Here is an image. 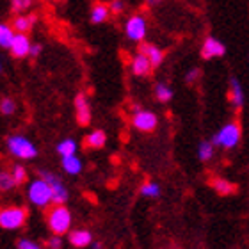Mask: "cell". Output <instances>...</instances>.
<instances>
[{"label": "cell", "mask_w": 249, "mask_h": 249, "mask_svg": "<svg viewBox=\"0 0 249 249\" xmlns=\"http://www.w3.org/2000/svg\"><path fill=\"white\" fill-rule=\"evenodd\" d=\"M32 0H11V7L15 13H25L27 9H31Z\"/></svg>", "instance_id": "83f0119b"}, {"label": "cell", "mask_w": 249, "mask_h": 249, "mask_svg": "<svg viewBox=\"0 0 249 249\" xmlns=\"http://www.w3.org/2000/svg\"><path fill=\"white\" fill-rule=\"evenodd\" d=\"M144 2H146L148 5H155L157 2H160V0H144Z\"/></svg>", "instance_id": "e575fe53"}, {"label": "cell", "mask_w": 249, "mask_h": 249, "mask_svg": "<svg viewBox=\"0 0 249 249\" xmlns=\"http://www.w3.org/2000/svg\"><path fill=\"white\" fill-rule=\"evenodd\" d=\"M109 7H110V13H112V15H121L124 9V2L123 0H112V2L109 4Z\"/></svg>", "instance_id": "f546056e"}, {"label": "cell", "mask_w": 249, "mask_h": 249, "mask_svg": "<svg viewBox=\"0 0 249 249\" xmlns=\"http://www.w3.org/2000/svg\"><path fill=\"white\" fill-rule=\"evenodd\" d=\"M31 47H32V43H31V39H29V34L16 32L15 37H13V43H11V47H9V52L13 57L21 59L29 55Z\"/></svg>", "instance_id": "ba28073f"}, {"label": "cell", "mask_w": 249, "mask_h": 249, "mask_svg": "<svg viewBox=\"0 0 249 249\" xmlns=\"http://www.w3.org/2000/svg\"><path fill=\"white\" fill-rule=\"evenodd\" d=\"M240 137H242V130H240V124L231 121V123H226L223 128L219 130L217 134L213 135L212 142L215 146H223L226 150H231L239 144Z\"/></svg>", "instance_id": "6da1fadb"}, {"label": "cell", "mask_w": 249, "mask_h": 249, "mask_svg": "<svg viewBox=\"0 0 249 249\" xmlns=\"http://www.w3.org/2000/svg\"><path fill=\"white\" fill-rule=\"evenodd\" d=\"M16 110V104L13 98H4L0 102V112L4 116H11Z\"/></svg>", "instance_id": "4316f807"}, {"label": "cell", "mask_w": 249, "mask_h": 249, "mask_svg": "<svg viewBox=\"0 0 249 249\" xmlns=\"http://www.w3.org/2000/svg\"><path fill=\"white\" fill-rule=\"evenodd\" d=\"M91 21L93 23H104V21L109 20L110 16V7L109 4H104V2H94L93 7H91Z\"/></svg>", "instance_id": "2e32d148"}, {"label": "cell", "mask_w": 249, "mask_h": 249, "mask_svg": "<svg viewBox=\"0 0 249 249\" xmlns=\"http://www.w3.org/2000/svg\"><path fill=\"white\" fill-rule=\"evenodd\" d=\"M130 70L134 73L135 77H148L153 70V64L148 57H146L144 53H135L134 57H132V62H130Z\"/></svg>", "instance_id": "8fae6325"}, {"label": "cell", "mask_w": 249, "mask_h": 249, "mask_svg": "<svg viewBox=\"0 0 249 249\" xmlns=\"http://www.w3.org/2000/svg\"><path fill=\"white\" fill-rule=\"evenodd\" d=\"M212 187L215 189L219 196H230V194H233V192L239 191V187L235 185V183L228 182V180H224V178H215L212 180Z\"/></svg>", "instance_id": "ac0fdd59"}, {"label": "cell", "mask_w": 249, "mask_h": 249, "mask_svg": "<svg viewBox=\"0 0 249 249\" xmlns=\"http://www.w3.org/2000/svg\"><path fill=\"white\" fill-rule=\"evenodd\" d=\"M7 150L15 157L23 159V160L34 159V157L37 155L36 146L32 144L27 137H23V135H11L9 139H7Z\"/></svg>", "instance_id": "277c9868"}, {"label": "cell", "mask_w": 249, "mask_h": 249, "mask_svg": "<svg viewBox=\"0 0 249 249\" xmlns=\"http://www.w3.org/2000/svg\"><path fill=\"white\" fill-rule=\"evenodd\" d=\"M139 52L144 53L146 57L150 59L153 68H159L164 62V52L157 45H153V43H141Z\"/></svg>", "instance_id": "4fadbf2b"}, {"label": "cell", "mask_w": 249, "mask_h": 249, "mask_svg": "<svg viewBox=\"0 0 249 249\" xmlns=\"http://www.w3.org/2000/svg\"><path fill=\"white\" fill-rule=\"evenodd\" d=\"M213 144L212 141H201L199 146H197V157H199V160L201 162H208L210 159L213 157Z\"/></svg>", "instance_id": "7402d4cb"}, {"label": "cell", "mask_w": 249, "mask_h": 249, "mask_svg": "<svg viewBox=\"0 0 249 249\" xmlns=\"http://www.w3.org/2000/svg\"><path fill=\"white\" fill-rule=\"evenodd\" d=\"M41 178H45L50 185H52V191H53V201L57 203V205H62V203L66 201L68 197V192L66 189H64V185L61 183V180H59L55 175H52V173L48 171H43L41 173Z\"/></svg>", "instance_id": "7c38bea8"}, {"label": "cell", "mask_w": 249, "mask_h": 249, "mask_svg": "<svg viewBox=\"0 0 249 249\" xmlns=\"http://www.w3.org/2000/svg\"><path fill=\"white\" fill-rule=\"evenodd\" d=\"M224 53H226V47H224L223 41H219L215 37L208 36L205 41H203V47H201V57L205 61H210L213 57H223Z\"/></svg>", "instance_id": "9c48e42d"}, {"label": "cell", "mask_w": 249, "mask_h": 249, "mask_svg": "<svg viewBox=\"0 0 249 249\" xmlns=\"http://www.w3.org/2000/svg\"><path fill=\"white\" fill-rule=\"evenodd\" d=\"M62 167L70 175H78V173L82 171V162H80V159L77 155H68L62 157Z\"/></svg>", "instance_id": "44dd1931"}, {"label": "cell", "mask_w": 249, "mask_h": 249, "mask_svg": "<svg viewBox=\"0 0 249 249\" xmlns=\"http://www.w3.org/2000/svg\"><path fill=\"white\" fill-rule=\"evenodd\" d=\"M15 178H13V173H5V171H0V191H9L13 189L15 185Z\"/></svg>", "instance_id": "484cf974"}, {"label": "cell", "mask_w": 249, "mask_h": 249, "mask_svg": "<svg viewBox=\"0 0 249 249\" xmlns=\"http://www.w3.org/2000/svg\"><path fill=\"white\" fill-rule=\"evenodd\" d=\"M34 23H36V15H27V13H18V15L13 18V29H15L16 32H23V34H27V32L32 31V27H34Z\"/></svg>", "instance_id": "5bb4252c"}, {"label": "cell", "mask_w": 249, "mask_h": 249, "mask_svg": "<svg viewBox=\"0 0 249 249\" xmlns=\"http://www.w3.org/2000/svg\"><path fill=\"white\" fill-rule=\"evenodd\" d=\"M13 178H15L16 183H23L27 180V171L25 167L21 166H15L13 167Z\"/></svg>", "instance_id": "f1b7e54d"}, {"label": "cell", "mask_w": 249, "mask_h": 249, "mask_svg": "<svg viewBox=\"0 0 249 249\" xmlns=\"http://www.w3.org/2000/svg\"><path fill=\"white\" fill-rule=\"evenodd\" d=\"M197 75H199V70H197V68H192L191 71H187L185 82H187V84L194 82V80H196V78H197Z\"/></svg>", "instance_id": "1f68e13d"}, {"label": "cell", "mask_w": 249, "mask_h": 249, "mask_svg": "<svg viewBox=\"0 0 249 249\" xmlns=\"http://www.w3.org/2000/svg\"><path fill=\"white\" fill-rule=\"evenodd\" d=\"M155 96L159 102H162V104H166V102H169V100L173 98V89L167 86V84L164 82H159L155 86Z\"/></svg>", "instance_id": "603a6c76"}, {"label": "cell", "mask_w": 249, "mask_h": 249, "mask_svg": "<svg viewBox=\"0 0 249 249\" xmlns=\"http://www.w3.org/2000/svg\"><path fill=\"white\" fill-rule=\"evenodd\" d=\"M43 47L39 45V43H32V47H31V52H29V57H37L39 53H41Z\"/></svg>", "instance_id": "d6a6232c"}, {"label": "cell", "mask_w": 249, "mask_h": 249, "mask_svg": "<svg viewBox=\"0 0 249 249\" xmlns=\"http://www.w3.org/2000/svg\"><path fill=\"white\" fill-rule=\"evenodd\" d=\"M230 102L235 109H240L244 105V91L237 77H230Z\"/></svg>", "instance_id": "9a60e30c"}, {"label": "cell", "mask_w": 249, "mask_h": 249, "mask_svg": "<svg viewBox=\"0 0 249 249\" xmlns=\"http://www.w3.org/2000/svg\"><path fill=\"white\" fill-rule=\"evenodd\" d=\"M75 112H77V121L82 126H88L91 123V107H89L88 96L84 93L75 96Z\"/></svg>", "instance_id": "30bf717a"}, {"label": "cell", "mask_w": 249, "mask_h": 249, "mask_svg": "<svg viewBox=\"0 0 249 249\" xmlns=\"http://www.w3.org/2000/svg\"><path fill=\"white\" fill-rule=\"evenodd\" d=\"M141 194L146 197H157L160 194V187L153 182H146L144 185L141 187Z\"/></svg>", "instance_id": "d4e9b609"}, {"label": "cell", "mask_w": 249, "mask_h": 249, "mask_svg": "<svg viewBox=\"0 0 249 249\" xmlns=\"http://www.w3.org/2000/svg\"><path fill=\"white\" fill-rule=\"evenodd\" d=\"M93 248L94 249H102V244H100V242H96V244H93Z\"/></svg>", "instance_id": "d590c367"}, {"label": "cell", "mask_w": 249, "mask_h": 249, "mask_svg": "<svg viewBox=\"0 0 249 249\" xmlns=\"http://www.w3.org/2000/svg\"><path fill=\"white\" fill-rule=\"evenodd\" d=\"M15 34L16 31L13 29V25L5 23V21H0V48H7L9 50Z\"/></svg>", "instance_id": "ffe728a7"}, {"label": "cell", "mask_w": 249, "mask_h": 249, "mask_svg": "<svg viewBox=\"0 0 249 249\" xmlns=\"http://www.w3.org/2000/svg\"><path fill=\"white\" fill-rule=\"evenodd\" d=\"M29 199L37 207H47L48 203L53 201L52 185L45 178H39L36 182H32L29 185Z\"/></svg>", "instance_id": "3957f363"}, {"label": "cell", "mask_w": 249, "mask_h": 249, "mask_svg": "<svg viewBox=\"0 0 249 249\" xmlns=\"http://www.w3.org/2000/svg\"><path fill=\"white\" fill-rule=\"evenodd\" d=\"M18 249H41L37 244H34L32 240H27V239H23V240H20L18 242Z\"/></svg>", "instance_id": "4dcf8cb0"}, {"label": "cell", "mask_w": 249, "mask_h": 249, "mask_svg": "<svg viewBox=\"0 0 249 249\" xmlns=\"http://www.w3.org/2000/svg\"><path fill=\"white\" fill-rule=\"evenodd\" d=\"M70 242L75 248H88L91 242H93V237L88 230H75L70 233Z\"/></svg>", "instance_id": "e0dca14e"}, {"label": "cell", "mask_w": 249, "mask_h": 249, "mask_svg": "<svg viewBox=\"0 0 249 249\" xmlns=\"http://www.w3.org/2000/svg\"><path fill=\"white\" fill-rule=\"evenodd\" d=\"M48 226L55 235L66 233L71 226V213L66 207L57 205L48 212Z\"/></svg>", "instance_id": "7a4b0ae2"}, {"label": "cell", "mask_w": 249, "mask_h": 249, "mask_svg": "<svg viewBox=\"0 0 249 249\" xmlns=\"http://www.w3.org/2000/svg\"><path fill=\"white\" fill-rule=\"evenodd\" d=\"M146 32H148V23L142 15H132L124 23V34L130 41L141 43L146 37Z\"/></svg>", "instance_id": "5b68a950"}, {"label": "cell", "mask_w": 249, "mask_h": 249, "mask_svg": "<svg viewBox=\"0 0 249 249\" xmlns=\"http://www.w3.org/2000/svg\"><path fill=\"white\" fill-rule=\"evenodd\" d=\"M105 142H107V135H105L104 130H94L86 137V146L88 148H93V150H100L104 148Z\"/></svg>", "instance_id": "d6986e66"}, {"label": "cell", "mask_w": 249, "mask_h": 249, "mask_svg": "<svg viewBox=\"0 0 249 249\" xmlns=\"http://www.w3.org/2000/svg\"><path fill=\"white\" fill-rule=\"evenodd\" d=\"M132 124L141 132H153L157 128V124H159V118L151 110L139 109L135 110L134 116H132Z\"/></svg>", "instance_id": "52a82bcc"}, {"label": "cell", "mask_w": 249, "mask_h": 249, "mask_svg": "<svg viewBox=\"0 0 249 249\" xmlns=\"http://www.w3.org/2000/svg\"><path fill=\"white\" fill-rule=\"evenodd\" d=\"M27 212L23 208H4L0 210V226L5 230H16L25 223Z\"/></svg>", "instance_id": "8992f818"}, {"label": "cell", "mask_w": 249, "mask_h": 249, "mask_svg": "<svg viewBox=\"0 0 249 249\" xmlns=\"http://www.w3.org/2000/svg\"><path fill=\"white\" fill-rule=\"evenodd\" d=\"M0 73H2V61H0Z\"/></svg>", "instance_id": "8d00e7d4"}, {"label": "cell", "mask_w": 249, "mask_h": 249, "mask_svg": "<svg viewBox=\"0 0 249 249\" xmlns=\"http://www.w3.org/2000/svg\"><path fill=\"white\" fill-rule=\"evenodd\" d=\"M57 153L61 157H68V155H75L77 153V142L73 139H64L57 144Z\"/></svg>", "instance_id": "cb8c5ba5"}, {"label": "cell", "mask_w": 249, "mask_h": 249, "mask_svg": "<svg viewBox=\"0 0 249 249\" xmlns=\"http://www.w3.org/2000/svg\"><path fill=\"white\" fill-rule=\"evenodd\" d=\"M48 248H50V249H59V248H61V239H57V237H55V239H52L50 242H48Z\"/></svg>", "instance_id": "836d02e7"}]
</instances>
